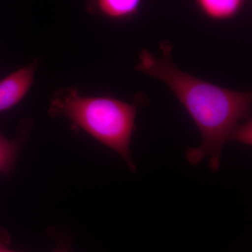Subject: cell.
I'll return each mask as SVG.
<instances>
[{
	"instance_id": "8992f818",
	"label": "cell",
	"mask_w": 252,
	"mask_h": 252,
	"mask_svg": "<svg viewBox=\"0 0 252 252\" xmlns=\"http://www.w3.org/2000/svg\"><path fill=\"white\" fill-rule=\"evenodd\" d=\"M21 147V141L6 138L0 130V174H8L14 168Z\"/></svg>"
},
{
	"instance_id": "6da1fadb",
	"label": "cell",
	"mask_w": 252,
	"mask_h": 252,
	"mask_svg": "<svg viewBox=\"0 0 252 252\" xmlns=\"http://www.w3.org/2000/svg\"><path fill=\"white\" fill-rule=\"evenodd\" d=\"M160 59L142 50L136 70L165 83L183 104L201 132L203 142L187 152L189 161L196 165L210 157L212 170L220 168L223 144L243 119H250L251 93L224 89L180 70L172 61L173 45L167 41L160 44Z\"/></svg>"
},
{
	"instance_id": "277c9868",
	"label": "cell",
	"mask_w": 252,
	"mask_h": 252,
	"mask_svg": "<svg viewBox=\"0 0 252 252\" xmlns=\"http://www.w3.org/2000/svg\"><path fill=\"white\" fill-rule=\"evenodd\" d=\"M86 9L92 14L112 21L130 19L138 12L142 0H85Z\"/></svg>"
},
{
	"instance_id": "7a4b0ae2",
	"label": "cell",
	"mask_w": 252,
	"mask_h": 252,
	"mask_svg": "<svg viewBox=\"0 0 252 252\" xmlns=\"http://www.w3.org/2000/svg\"><path fill=\"white\" fill-rule=\"evenodd\" d=\"M49 113L53 117L67 118L74 127L119 154L136 172L130 150L135 129L136 104L106 96H83L74 88H64L53 96Z\"/></svg>"
},
{
	"instance_id": "52a82bcc",
	"label": "cell",
	"mask_w": 252,
	"mask_h": 252,
	"mask_svg": "<svg viewBox=\"0 0 252 252\" xmlns=\"http://www.w3.org/2000/svg\"><path fill=\"white\" fill-rule=\"evenodd\" d=\"M230 140H236L248 145H252V119H247L241 125L237 126L232 134Z\"/></svg>"
},
{
	"instance_id": "9c48e42d",
	"label": "cell",
	"mask_w": 252,
	"mask_h": 252,
	"mask_svg": "<svg viewBox=\"0 0 252 252\" xmlns=\"http://www.w3.org/2000/svg\"><path fill=\"white\" fill-rule=\"evenodd\" d=\"M54 252H69V250L65 247L62 246L56 249Z\"/></svg>"
},
{
	"instance_id": "5b68a950",
	"label": "cell",
	"mask_w": 252,
	"mask_h": 252,
	"mask_svg": "<svg viewBox=\"0 0 252 252\" xmlns=\"http://www.w3.org/2000/svg\"><path fill=\"white\" fill-rule=\"evenodd\" d=\"M246 0H195L198 9L214 21H227L240 13Z\"/></svg>"
},
{
	"instance_id": "3957f363",
	"label": "cell",
	"mask_w": 252,
	"mask_h": 252,
	"mask_svg": "<svg viewBox=\"0 0 252 252\" xmlns=\"http://www.w3.org/2000/svg\"><path fill=\"white\" fill-rule=\"evenodd\" d=\"M39 61L20 68L0 81V114L17 105L31 90Z\"/></svg>"
},
{
	"instance_id": "ba28073f",
	"label": "cell",
	"mask_w": 252,
	"mask_h": 252,
	"mask_svg": "<svg viewBox=\"0 0 252 252\" xmlns=\"http://www.w3.org/2000/svg\"><path fill=\"white\" fill-rule=\"evenodd\" d=\"M10 236L7 231L0 226V252H18L10 250Z\"/></svg>"
}]
</instances>
